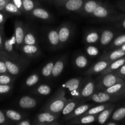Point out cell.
I'll return each mask as SVG.
<instances>
[{"instance_id":"24","label":"cell","mask_w":125,"mask_h":125,"mask_svg":"<svg viewBox=\"0 0 125 125\" xmlns=\"http://www.w3.org/2000/svg\"><path fill=\"white\" fill-rule=\"evenodd\" d=\"M5 115L12 124H15L24 118H27V114L13 109L3 110Z\"/></svg>"},{"instance_id":"53","label":"cell","mask_w":125,"mask_h":125,"mask_svg":"<svg viewBox=\"0 0 125 125\" xmlns=\"http://www.w3.org/2000/svg\"><path fill=\"white\" fill-rule=\"evenodd\" d=\"M118 48L121 49V50H123V51H125V43L123 44V45H122V46H121L120 48Z\"/></svg>"},{"instance_id":"44","label":"cell","mask_w":125,"mask_h":125,"mask_svg":"<svg viewBox=\"0 0 125 125\" xmlns=\"http://www.w3.org/2000/svg\"><path fill=\"white\" fill-rule=\"evenodd\" d=\"M2 73H9V72L6 67V63L2 57V55L0 53V74Z\"/></svg>"},{"instance_id":"1","label":"cell","mask_w":125,"mask_h":125,"mask_svg":"<svg viewBox=\"0 0 125 125\" xmlns=\"http://www.w3.org/2000/svg\"><path fill=\"white\" fill-rule=\"evenodd\" d=\"M68 101L69 99H67L66 97L65 90L63 88L61 87L58 89L53 96L46 102L43 107L42 111L60 115Z\"/></svg>"},{"instance_id":"42","label":"cell","mask_w":125,"mask_h":125,"mask_svg":"<svg viewBox=\"0 0 125 125\" xmlns=\"http://www.w3.org/2000/svg\"><path fill=\"white\" fill-rule=\"evenodd\" d=\"M13 84H0V95H7L11 92Z\"/></svg>"},{"instance_id":"29","label":"cell","mask_w":125,"mask_h":125,"mask_svg":"<svg viewBox=\"0 0 125 125\" xmlns=\"http://www.w3.org/2000/svg\"><path fill=\"white\" fill-rule=\"evenodd\" d=\"M125 56L123 57H121V58L115 60V61H112V62L109 65L108 67H107L103 72H102L100 73V75L107 74V73H114L115 71H116L117 69H118L121 66H122L123 64H125Z\"/></svg>"},{"instance_id":"54","label":"cell","mask_w":125,"mask_h":125,"mask_svg":"<svg viewBox=\"0 0 125 125\" xmlns=\"http://www.w3.org/2000/svg\"><path fill=\"white\" fill-rule=\"evenodd\" d=\"M56 2H59V1H67V0H54Z\"/></svg>"},{"instance_id":"22","label":"cell","mask_w":125,"mask_h":125,"mask_svg":"<svg viewBox=\"0 0 125 125\" xmlns=\"http://www.w3.org/2000/svg\"><path fill=\"white\" fill-rule=\"evenodd\" d=\"M92 106H94L93 103L81 104L79 105L78 107H76L74 111H73V112H71L70 114L64 116L63 120L66 122V121H68L69 120L73 119L76 117L82 115Z\"/></svg>"},{"instance_id":"19","label":"cell","mask_w":125,"mask_h":125,"mask_svg":"<svg viewBox=\"0 0 125 125\" xmlns=\"http://www.w3.org/2000/svg\"><path fill=\"white\" fill-rule=\"evenodd\" d=\"M112 62V61H106V60H98L97 62L94 63L91 66L86 72H85V75H92V74H100L103 72L109 65Z\"/></svg>"},{"instance_id":"9","label":"cell","mask_w":125,"mask_h":125,"mask_svg":"<svg viewBox=\"0 0 125 125\" xmlns=\"http://www.w3.org/2000/svg\"><path fill=\"white\" fill-rule=\"evenodd\" d=\"M27 24L23 23L21 21H15L14 23L13 34L15 37L16 44L15 48L20 50L21 46L24 43V38L26 31Z\"/></svg>"},{"instance_id":"55","label":"cell","mask_w":125,"mask_h":125,"mask_svg":"<svg viewBox=\"0 0 125 125\" xmlns=\"http://www.w3.org/2000/svg\"><path fill=\"white\" fill-rule=\"evenodd\" d=\"M123 96H124V98H125V92L124 94H123Z\"/></svg>"},{"instance_id":"16","label":"cell","mask_w":125,"mask_h":125,"mask_svg":"<svg viewBox=\"0 0 125 125\" xmlns=\"http://www.w3.org/2000/svg\"><path fill=\"white\" fill-rule=\"evenodd\" d=\"M39 100L30 95H24L18 99L17 104L18 107L22 109H32L37 106Z\"/></svg>"},{"instance_id":"52","label":"cell","mask_w":125,"mask_h":125,"mask_svg":"<svg viewBox=\"0 0 125 125\" xmlns=\"http://www.w3.org/2000/svg\"><path fill=\"white\" fill-rule=\"evenodd\" d=\"M119 122H116V121H112V120H109L108 122L107 121L105 125H119Z\"/></svg>"},{"instance_id":"10","label":"cell","mask_w":125,"mask_h":125,"mask_svg":"<svg viewBox=\"0 0 125 125\" xmlns=\"http://www.w3.org/2000/svg\"><path fill=\"white\" fill-rule=\"evenodd\" d=\"M57 31L59 36L60 47L61 48L70 40L73 34V27L70 23H62L57 28Z\"/></svg>"},{"instance_id":"33","label":"cell","mask_w":125,"mask_h":125,"mask_svg":"<svg viewBox=\"0 0 125 125\" xmlns=\"http://www.w3.org/2000/svg\"><path fill=\"white\" fill-rule=\"evenodd\" d=\"M51 92V88L48 84H42L35 87L31 94L37 96H47Z\"/></svg>"},{"instance_id":"34","label":"cell","mask_w":125,"mask_h":125,"mask_svg":"<svg viewBox=\"0 0 125 125\" xmlns=\"http://www.w3.org/2000/svg\"><path fill=\"white\" fill-rule=\"evenodd\" d=\"M40 4L36 0H23V13L29 16L31 12Z\"/></svg>"},{"instance_id":"3","label":"cell","mask_w":125,"mask_h":125,"mask_svg":"<svg viewBox=\"0 0 125 125\" xmlns=\"http://www.w3.org/2000/svg\"><path fill=\"white\" fill-rule=\"evenodd\" d=\"M2 50L5 54L13 61L21 63L26 67H27L29 64V60L26 59L22 55L19 54V53L15 50V46L11 42L10 39H7L5 37Z\"/></svg>"},{"instance_id":"13","label":"cell","mask_w":125,"mask_h":125,"mask_svg":"<svg viewBox=\"0 0 125 125\" xmlns=\"http://www.w3.org/2000/svg\"><path fill=\"white\" fill-rule=\"evenodd\" d=\"M85 0H67L56 2L57 6L68 12L79 13L83 7Z\"/></svg>"},{"instance_id":"40","label":"cell","mask_w":125,"mask_h":125,"mask_svg":"<svg viewBox=\"0 0 125 125\" xmlns=\"http://www.w3.org/2000/svg\"><path fill=\"white\" fill-rule=\"evenodd\" d=\"M15 78L10 73L0 74V84H13Z\"/></svg>"},{"instance_id":"46","label":"cell","mask_w":125,"mask_h":125,"mask_svg":"<svg viewBox=\"0 0 125 125\" xmlns=\"http://www.w3.org/2000/svg\"><path fill=\"white\" fill-rule=\"evenodd\" d=\"M10 15L5 12L4 10H0V26H3L4 25V23H6V20L9 17Z\"/></svg>"},{"instance_id":"7","label":"cell","mask_w":125,"mask_h":125,"mask_svg":"<svg viewBox=\"0 0 125 125\" xmlns=\"http://www.w3.org/2000/svg\"><path fill=\"white\" fill-rule=\"evenodd\" d=\"M121 98L122 96L111 95L105 92L103 90H95L91 96L88 99V101L100 104L104 103H113L114 101H117Z\"/></svg>"},{"instance_id":"37","label":"cell","mask_w":125,"mask_h":125,"mask_svg":"<svg viewBox=\"0 0 125 125\" xmlns=\"http://www.w3.org/2000/svg\"><path fill=\"white\" fill-rule=\"evenodd\" d=\"M55 62H56L55 60L50 61L42 68L40 74H41V76L42 78H45V79H50L51 78L52 70H53Z\"/></svg>"},{"instance_id":"36","label":"cell","mask_w":125,"mask_h":125,"mask_svg":"<svg viewBox=\"0 0 125 125\" xmlns=\"http://www.w3.org/2000/svg\"><path fill=\"white\" fill-rule=\"evenodd\" d=\"M124 43H125V34H123L115 37L111 43L106 48V51L118 48Z\"/></svg>"},{"instance_id":"47","label":"cell","mask_w":125,"mask_h":125,"mask_svg":"<svg viewBox=\"0 0 125 125\" xmlns=\"http://www.w3.org/2000/svg\"><path fill=\"white\" fill-rule=\"evenodd\" d=\"M4 31V27L0 26V50H3L4 41L5 39Z\"/></svg>"},{"instance_id":"14","label":"cell","mask_w":125,"mask_h":125,"mask_svg":"<svg viewBox=\"0 0 125 125\" xmlns=\"http://www.w3.org/2000/svg\"><path fill=\"white\" fill-rule=\"evenodd\" d=\"M116 36V32L113 29H103L100 34V39L99 42V46L101 48L106 49L111 43Z\"/></svg>"},{"instance_id":"45","label":"cell","mask_w":125,"mask_h":125,"mask_svg":"<svg viewBox=\"0 0 125 125\" xmlns=\"http://www.w3.org/2000/svg\"><path fill=\"white\" fill-rule=\"evenodd\" d=\"M114 73L118 76L120 77L122 79H125V63L122 66H121L118 69L115 71Z\"/></svg>"},{"instance_id":"41","label":"cell","mask_w":125,"mask_h":125,"mask_svg":"<svg viewBox=\"0 0 125 125\" xmlns=\"http://www.w3.org/2000/svg\"><path fill=\"white\" fill-rule=\"evenodd\" d=\"M87 54L90 57H95L98 56L100 50L95 45H87L85 48Z\"/></svg>"},{"instance_id":"43","label":"cell","mask_w":125,"mask_h":125,"mask_svg":"<svg viewBox=\"0 0 125 125\" xmlns=\"http://www.w3.org/2000/svg\"><path fill=\"white\" fill-rule=\"evenodd\" d=\"M12 123L9 120L5 115L4 111L0 109V125H11Z\"/></svg>"},{"instance_id":"20","label":"cell","mask_w":125,"mask_h":125,"mask_svg":"<svg viewBox=\"0 0 125 125\" xmlns=\"http://www.w3.org/2000/svg\"><path fill=\"white\" fill-rule=\"evenodd\" d=\"M101 31L96 29H90L85 33L84 36V43L87 45L99 44Z\"/></svg>"},{"instance_id":"6","label":"cell","mask_w":125,"mask_h":125,"mask_svg":"<svg viewBox=\"0 0 125 125\" xmlns=\"http://www.w3.org/2000/svg\"><path fill=\"white\" fill-rule=\"evenodd\" d=\"M96 90V81L91 78L83 79L80 90H79V100L83 101H88Z\"/></svg>"},{"instance_id":"32","label":"cell","mask_w":125,"mask_h":125,"mask_svg":"<svg viewBox=\"0 0 125 125\" xmlns=\"http://www.w3.org/2000/svg\"><path fill=\"white\" fill-rule=\"evenodd\" d=\"M112 103H100V104L97 105L96 106H92L90 107L87 112H85L82 115H97L106 109L108 108L110 106L113 105Z\"/></svg>"},{"instance_id":"5","label":"cell","mask_w":125,"mask_h":125,"mask_svg":"<svg viewBox=\"0 0 125 125\" xmlns=\"http://www.w3.org/2000/svg\"><path fill=\"white\" fill-rule=\"evenodd\" d=\"M59 114L51 113L46 111L37 114L34 117L32 121V125H59L58 122L59 118Z\"/></svg>"},{"instance_id":"50","label":"cell","mask_w":125,"mask_h":125,"mask_svg":"<svg viewBox=\"0 0 125 125\" xmlns=\"http://www.w3.org/2000/svg\"><path fill=\"white\" fill-rule=\"evenodd\" d=\"M16 6L23 13V0H11Z\"/></svg>"},{"instance_id":"23","label":"cell","mask_w":125,"mask_h":125,"mask_svg":"<svg viewBox=\"0 0 125 125\" xmlns=\"http://www.w3.org/2000/svg\"><path fill=\"white\" fill-rule=\"evenodd\" d=\"M125 56V52L120 48L105 51L100 57L98 60H106V61H114Z\"/></svg>"},{"instance_id":"27","label":"cell","mask_w":125,"mask_h":125,"mask_svg":"<svg viewBox=\"0 0 125 125\" xmlns=\"http://www.w3.org/2000/svg\"><path fill=\"white\" fill-rule=\"evenodd\" d=\"M28 45H38V40L37 39L36 33L35 31L27 24L26 31L24 38V43Z\"/></svg>"},{"instance_id":"8","label":"cell","mask_w":125,"mask_h":125,"mask_svg":"<svg viewBox=\"0 0 125 125\" xmlns=\"http://www.w3.org/2000/svg\"><path fill=\"white\" fill-rule=\"evenodd\" d=\"M0 53L2 55V57L6 63V67L8 70L9 73L14 76H17L20 74L23 70L26 68V66L20 63L15 62L11 59H10L7 55L5 54L3 50H0Z\"/></svg>"},{"instance_id":"38","label":"cell","mask_w":125,"mask_h":125,"mask_svg":"<svg viewBox=\"0 0 125 125\" xmlns=\"http://www.w3.org/2000/svg\"><path fill=\"white\" fill-rule=\"evenodd\" d=\"M124 118H125V105L114 110L110 117L109 120L119 122Z\"/></svg>"},{"instance_id":"31","label":"cell","mask_w":125,"mask_h":125,"mask_svg":"<svg viewBox=\"0 0 125 125\" xmlns=\"http://www.w3.org/2000/svg\"><path fill=\"white\" fill-rule=\"evenodd\" d=\"M89 60L86 55L84 54H77L73 59L74 67L78 69H84L89 65Z\"/></svg>"},{"instance_id":"51","label":"cell","mask_w":125,"mask_h":125,"mask_svg":"<svg viewBox=\"0 0 125 125\" xmlns=\"http://www.w3.org/2000/svg\"><path fill=\"white\" fill-rule=\"evenodd\" d=\"M117 7L125 13V2H118L116 4Z\"/></svg>"},{"instance_id":"21","label":"cell","mask_w":125,"mask_h":125,"mask_svg":"<svg viewBox=\"0 0 125 125\" xmlns=\"http://www.w3.org/2000/svg\"><path fill=\"white\" fill-rule=\"evenodd\" d=\"M97 115H81L73 119L66 121L67 125H84L90 124L96 120Z\"/></svg>"},{"instance_id":"28","label":"cell","mask_w":125,"mask_h":125,"mask_svg":"<svg viewBox=\"0 0 125 125\" xmlns=\"http://www.w3.org/2000/svg\"><path fill=\"white\" fill-rule=\"evenodd\" d=\"M115 104H114L113 105L110 106L109 107L106 109L105 110L103 111L102 112L99 113L98 114H97V118H96L97 122L100 124H105L110 118L112 112L115 110Z\"/></svg>"},{"instance_id":"15","label":"cell","mask_w":125,"mask_h":125,"mask_svg":"<svg viewBox=\"0 0 125 125\" xmlns=\"http://www.w3.org/2000/svg\"><path fill=\"white\" fill-rule=\"evenodd\" d=\"M29 16L32 19L43 21H50L53 19L51 13L45 9L40 7V5L37 6L32 10Z\"/></svg>"},{"instance_id":"2","label":"cell","mask_w":125,"mask_h":125,"mask_svg":"<svg viewBox=\"0 0 125 125\" xmlns=\"http://www.w3.org/2000/svg\"><path fill=\"white\" fill-rule=\"evenodd\" d=\"M123 15V13L117 12L111 5L103 2L96 9L90 17L101 21L115 23L122 18Z\"/></svg>"},{"instance_id":"48","label":"cell","mask_w":125,"mask_h":125,"mask_svg":"<svg viewBox=\"0 0 125 125\" xmlns=\"http://www.w3.org/2000/svg\"><path fill=\"white\" fill-rule=\"evenodd\" d=\"M115 24H116L117 27H118V28L125 29V13L122 16V18L118 21L115 23Z\"/></svg>"},{"instance_id":"30","label":"cell","mask_w":125,"mask_h":125,"mask_svg":"<svg viewBox=\"0 0 125 125\" xmlns=\"http://www.w3.org/2000/svg\"><path fill=\"white\" fill-rule=\"evenodd\" d=\"M82 102L83 101L79 99H69V101L66 104L62 110V115L65 116L70 114L71 112H73V111H74L76 107H78L79 105L83 104Z\"/></svg>"},{"instance_id":"4","label":"cell","mask_w":125,"mask_h":125,"mask_svg":"<svg viewBox=\"0 0 125 125\" xmlns=\"http://www.w3.org/2000/svg\"><path fill=\"white\" fill-rule=\"evenodd\" d=\"M125 79L118 76L114 73L102 74L96 81V90H103L118 83L124 81Z\"/></svg>"},{"instance_id":"26","label":"cell","mask_w":125,"mask_h":125,"mask_svg":"<svg viewBox=\"0 0 125 125\" xmlns=\"http://www.w3.org/2000/svg\"><path fill=\"white\" fill-rule=\"evenodd\" d=\"M125 90V81L118 83L103 90L105 92L116 96H122Z\"/></svg>"},{"instance_id":"11","label":"cell","mask_w":125,"mask_h":125,"mask_svg":"<svg viewBox=\"0 0 125 125\" xmlns=\"http://www.w3.org/2000/svg\"><path fill=\"white\" fill-rule=\"evenodd\" d=\"M83 78L81 77L72 78L67 81L63 85V87L67 89L70 94L72 96V98L70 99H79V90Z\"/></svg>"},{"instance_id":"18","label":"cell","mask_w":125,"mask_h":125,"mask_svg":"<svg viewBox=\"0 0 125 125\" xmlns=\"http://www.w3.org/2000/svg\"><path fill=\"white\" fill-rule=\"evenodd\" d=\"M102 3V1L98 0H85L83 7L78 13L85 17L91 16L96 9Z\"/></svg>"},{"instance_id":"12","label":"cell","mask_w":125,"mask_h":125,"mask_svg":"<svg viewBox=\"0 0 125 125\" xmlns=\"http://www.w3.org/2000/svg\"><path fill=\"white\" fill-rule=\"evenodd\" d=\"M22 56L29 60L37 58L41 54V50L38 45L23 44L20 48Z\"/></svg>"},{"instance_id":"39","label":"cell","mask_w":125,"mask_h":125,"mask_svg":"<svg viewBox=\"0 0 125 125\" xmlns=\"http://www.w3.org/2000/svg\"><path fill=\"white\" fill-rule=\"evenodd\" d=\"M40 75L38 73H33L27 78L25 81V85L26 87H34L40 81Z\"/></svg>"},{"instance_id":"25","label":"cell","mask_w":125,"mask_h":125,"mask_svg":"<svg viewBox=\"0 0 125 125\" xmlns=\"http://www.w3.org/2000/svg\"><path fill=\"white\" fill-rule=\"evenodd\" d=\"M67 61V55H64L62 56L61 58L56 61L54 65L53 70H52V75L51 78H58L63 70H64L65 67L66 63Z\"/></svg>"},{"instance_id":"17","label":"cell","mask_w":125,"mask_h":125,"mask_svg":"<svg viewBox=\"0 0 125 125\" xmlns=\"http://www.w3.org/2000/svg\"><path fill=\"white\" fill-rule=\"evenodd\" d=\"M46 40L49 46L52 50H56L60 47V40L57 28H51L46 34Z\"/></svg>"},{"instance_id":"35","label":"cell","mask_w":125,"mask_h":125,"mask_svg":"<svg viewBox=\"0 0 125 125\" xmlns=\"http://www.w3.org/2000/svg\"><path fill=\"white\" fill-rule=\"evenodd\" d=\"M2 10L10 15L21 16L23 13L12 1H10L8 3L6 4Z\"/></svg>"},{"instance_id":"49","label":"cell","mask_w":125,"mask_h":125,"mask_svg":"<svg viewBox=\"0 0 125 125\" xmlns=\"http://www.w3.org/2000/svg\"><path fill=\"white\" fill-rule=\"evenodd\" d=\"M16 125H32V122L30 118H25L24 119L21 120L20 122L15 123Z\"/></svg>"}]
</instances>
